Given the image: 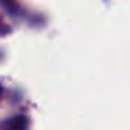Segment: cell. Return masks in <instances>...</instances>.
<instances>
[{"mask_svg": "<svg viewBox=\"0 0 130 130\" xmlns=\"http://www.w3.org/2000/svg\"><path fill=\"white\" fill-rule=\"evenodd\" d=\"M25 120H24L23 118H17V119H14V120L11 122V124H9V126H11V127H15V129H18V127H25Z\"/></svg>", "mask_w": 130, "mask_h": 130, "instance_id": "obj_1", "label": "cell"}]
</instances>
